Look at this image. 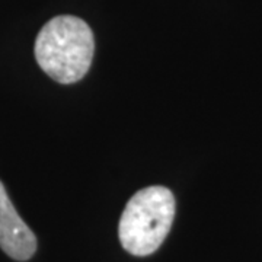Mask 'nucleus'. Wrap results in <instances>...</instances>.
I'll list each match as a JSON object with an SVG mask.
<instances>
[{"label": "nucleus", "instance_id": "nucleus-1", "mask_svg": "<svg viewBox=\"0 0 262 262\" xmlns=\"http://www.w3.org/2000/svg\"><path fill=\"white\" fill-rule=\"evenodd\" d=\"M39 67L58 83H75L89 70L95 51L92 29L83 19L61 15L41 28L35 39Z\"/></svg>", "mask_w": 262, "mask_h": 262}, {"label": "nucleus", "instance_id": "nucleus-2", "mask_svg": "<svg viewBox=\"0 0 262 262\" xmlns=\"http://www.w3.org/2000/svg\"><path fill=\"white\" fill-rule=\"evenodd\" d=\"M175 217V198L165 187H149L131 196L122 211L118 234L122 248L136 256L159 249Z\"/></svg>", "mask_w": 262, "mask_h": 262}, {"label": "nucleus", "instance_id": "nucleus-3", "mask_svg": "<svg viewBox=\"0 0 262 262\" xmlns=\"http://www.w3.org/2000/svg\"><path fill=\"white\" fill-rule=\"evenodd\" d=\"M0 248L16 261H27L37 251V237L20 219L0 181Z\"/></svg>", "mask_w": 262, "mask_h": 262}]
</instances>
